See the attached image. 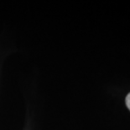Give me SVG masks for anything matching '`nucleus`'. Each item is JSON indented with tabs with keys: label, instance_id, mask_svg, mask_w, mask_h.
Returning a JSON list of instances; mask_svg holds the SVG:
<instances>
[{
	"label": "nucleus",
	"instance_id": "1",
	"mask_svg": "<svg viewBox=\"0 0 130 130\" xmlns=\"http://www.w3.org/2000/svg\"><path fill=\"white\" fill-rule=\"evenodd\" d=\"M125 103H126L127 107H128V108L130 110V93H128V95H127V96H126Z\"/></svg>",
	"mask_w": 130,
	"mask_h": 130
}]
</instances>
